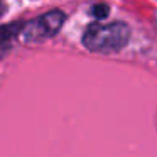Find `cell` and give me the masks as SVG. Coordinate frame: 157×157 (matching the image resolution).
Returning <instances> with one entry per match:
<instances>
[{"label":"cell","mask_w":157,"mask_h":157,"mask_svg":"<svg viewBox=\"0 0 157 157\" xmlns=\"http://www.w3.org/2000/svg\"><path fill=\"white\" fill-rule=\"evenodd\" d=\"M130 39V29L123 22L91 24L83 36V44L93 52H117L125 48Z\"/></svg>","instance_id":"1"},{"label":"cell","mask_w":157,"mask_h":157,"mask_svg":"<svg viewBox=\"0 0 157 157\" xmlns=\"http://www.w3.org/2000/svg\"><path fill=\"white\" fill-rule=\"evenodd\" d=\"M66 15L61 10H52L37 17L36 21L29 22L22 27V39L27 42H39L48 37H52L61 29Z\"/></svg>","instance_id":"2"},{"label":"cell","mask_w":157,"mask_h":157,"mask_svg":"<svg viewBox=\"0 0 157 157\" xmlns=\"http://www.w3.org/2000/svg\"><path fill=\"white\" fill-rule=\"evenodd\" d=\"M108 14H110V9L106 4H96L95 7H93V15H95L96 19H105Z\"/></svg>","instance_id":"3"},{"label":"cell","mask_w":157,"mask_h":157,"mask_svg":"<svg viewBox=\"0 0 157 157\" xmlns=\"http://www.w3.org/2000/svg\"><path fill=\"white\" fill-rule=\"evenodd\" d=\"M2 12H4V5L0 4V15H2Z\"/></svg>","instance_id":"4"},{"label":"cell","mask_w":157,"mask_h":157,"mask_svg":"<svg viewBox=\"0 0 157 157\" xmlns=\"http://www.w3.org/2000/svg\"><path fill=\"white\" fill-rule=\"evenodd\" d=\"M155 29H157V14H155Z\"/></svg>","instance_id":"5"}]
</instances>
